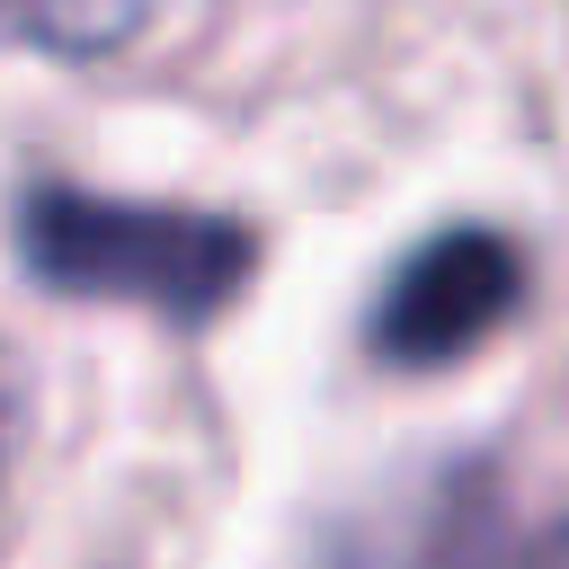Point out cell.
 I'll return each mask as SVG.
<instances>
[{
  "mask_svg": "<svg viewBox=\"0 0 569 569\" xmlns=\"http://www.w3.org/2000/svg\"><path fill=\"white\" fill-rule=\"evenodd\" d=\"M18 267L71 302H133L151 320L204 329L258 276V231L204 204H133L89 187L18 196Z\"/></svg>",
  "mask_w": 569,
  "mask_h": 569,
  "instance_id": "6da1fadb",
  "label": "cell"
},
{
  "mask_svg": "<svg viewBox=\"0 0 569 569\" xmlns=\"http://www.w3.org/2000/svg\"><path fill=\"white\" fill-rule=\"evenodd\" d=\"M569 525H525L507 480L480 462H453L365 516H347L320 542V569H560Z\"/></svg>",
  "mask_w": 569,
  "mask_h": 569,
  "instance_id": "7a4b0ae2",
  "label": "cell"
},
{
  "mask_svg": "<svg viewBox=\"0 0 569 569\" xmlns=\"http://www.w3.org/2000/svg\"><path fill=\"white\" fill-rule=\"evenodd\" d=\"M525 302V249L507 231H480V222H453L436 240H418L382 302H373V356L400 365V373H427V365H453L471 356L489 329H507Z\"/></svg>",
  "mask_w": 569,
  "mask_h": 569,
  "instance_id": "3957f363",
  "label": "cell"
},
{
  "mask_svg": "<svg viewBox=\"0 0 569 569\" xmlns=\"http://www.w3.org/2000/svg\"><path fill=\"white\" fill-rule=\"evenodd\" d=\"M160 0H0V44L53 53V62H98L151 27Z\"/></svg>",
  "mask_w": 569,
  "mask_h": 569,
  "instance_id": "277c9868",
  "label": "cell"
}]
</instances>
